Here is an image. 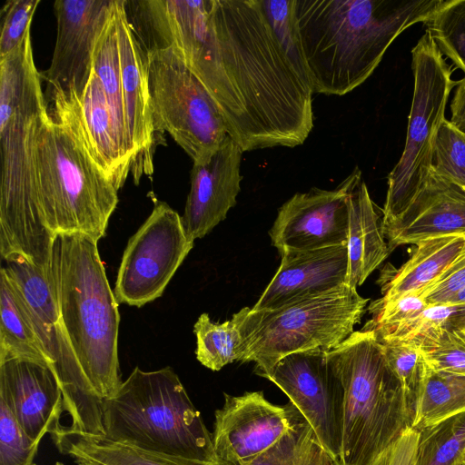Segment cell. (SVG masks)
<instances>
[{
  "mask_svg": "<svg viewBox=\"0 0 465 465\" xmlns=\"http://www.w3.org/2000/svg\"><path fill=\"white\" fill-rule=\"evenodd\" d=\"M243 152L304 143L313 127L307 74L270 25L261 0H211L206 38L184 63Z\"/></svg>",
  "mask_w": 465,
  "mask_h": 465,
  "instance_id": "6da1fadb",
  "label": "cell"
},
{
  "mask_svg": "<svg viewBox=\"0 0 465 465\" xmlns=\"http://www.w3.org/2000/svg\"><path fill=\"white\" fill-rule=\"evenodd\" d=\"M48 111L35 64L31 30L0 57V253L50 267L54 236L41 216L35 168L36 136Z\"/></svg>",
  "mask_w": 465,
  "mask_h": 465,
  "instance_id": "7a4b0ae2",
  "label": "cell"
},
{
  "mask_svg": "<svg viewBox=\"0 0 465 465\" xmlns=\"http://www.w3.org/2000/svg\"><path fill=\"white\" fill-rule=\"evenodd\" d=\"M445 0H293L306 73L313 93L343 95L365 82L404 30Z\"/></svg>",
  "mask_w": 465,
  "mask_h": 465,
  "instance_id": "3957f363",
  "label": "cell"
},
{
  "mask_svg": "<svg viewBox=\"0 0 465 465\" xmlns=\"http://www.w3.org/2000/svg\"><path fill=\"white\" fill-rule=\"evenodd\" d=\"M52 105L35 148L38 204L49 232L82 233L98 242L118 203V190L89 150L74 93L51 91Z\"/></svg>",
  "mask_w": 465,
  "mask_h": 465,
  "instance_id": "277c9868",
  "label": "cell"
},
{
  "mask_svg": "<svg viewBox=\"0 0 465 465\" xmlns=\"http://www.w3.org/2000/svg\"><path fill=\"white\" fill-rule=\"evenodd\" d=\"M96 241L58 233L50 272L61 320L95 393L113 397L122 384L118 359L120 315Z\"/></svg>",
  "mask_w": 465,
  "mask_h": 465,
  "instance_id": "5b68a950",
  "label": "cell"
},
{
  "mask_svg": "<svg viewBox=\"0 0 465 465\" xmlns=\"http://www.w3.org/2000/svg\"><path fill=\"white\" fill-rule=\"evenodd\" d=\"M104 438L143 451L218 461L212 434L174 371L135 367L116 393L102 401Z\"/></svg>",
  "mask_w": 465,
  "mask_h": 465,
  "instance_id": "8992f818",
  "label": "cell"
},
{
  "mask_svg": "<svg viewBox=\"0 0 465 465\" xmlns=\"http://www.w3.org/2000/svg\"><path fill=\"white\" fill-rule=\"evenodd\" d=\"M327 358L343 386L340 465H371L411 427L401 383L371 330L353 331Z\"/></svg>",
  "mask_w": 465,
  "mask_h": 465,
  "instance_id": "52a82bcc",
  "label": "cell"
},
{
  "mask_svg": "<svg viewBox=\"0 0 465 465\" xmlns=\"http://www.w3.org/2000/svg\"><path fill=\"white\" fill-rule=\"evenodd\" d=\"M367 302L345 284L278 309L244 307L232 316L242 338L239 361L255 362L256 374L263 377L288 354L329 351L354 331Z\"/></svg>",
  "mask_w": 465,
  "mask_h": 465,
  "instance_id": "ba28073f",
  "label": "cell"
},
{
  "mask_svg": "<svg viewBox=\"0 0 465 465\" xmlns=\"http://www.w3.org/2000/svg\"><path fill=\"white\" fill-rule=\"evenodd\" d=\"M414 90L403 153L388 175L381 226L396 220L425 186L434 138L445 119L452 87L451 67L426 31L411 50Z\"/></svg>",
  "mask_w": 465,
  "mask_h": 465,
  "instance_id": "9c48e42d",
  "label": "cell"
},
{
  "mask_svg": "<svg viewBox=\"0 0 465 465\" xmlns=\"http://www.w3.org/2000/svg\"><path fill=\"white\" fill-rule=\"evenodd\" d=\"M1 269L15 282L27 305L42 348L55 372L70 415V430L104 436L103 400L95 393L74 352L56 302L50 267L41 269L25 260L6 262Z\"/></svg>",
  "mask_w": 465,
  "mask_h": 465,
  "instance_id": "30bf717a",
  "label": "cell"
},
{
  "mask_svg": "<svg viewBox=\"0 0 465 465\" xmlns=\"http://www.w3.org/2000/svg\"><path fill=\"white\" fill-rule=\"evenodd\" d=\"M146 54L149 93L158 132H167L193 163L207 161L229 136L217 104L171 48Z\"/></svg>",
  "mask_w": 465,
  "mask_h": 465,
  "instance_id": "8fae6325",
  "label": "cell"
},
{
  "mask_svg": "<svg viewBox=\"0 0 465 465\" xmlns=\"http://www.w3.org/2000/svg\"><path fill=\"white\" fill-rule=\"evenodd\" d=\"M193 242L182 216L157 203L124 251L114 289L117 302L140 308L161 297Z\"/></svg>",
  "mask_w": 465,
  "mask_h": 465,
  "instance_id": "7c38bea8",
  "label": "cell"
},
{
  "mask_svg": "<svg viewBox=\"0 0 465 465\" xmlns=\"http://www.w3.org/2000/svg\"><path fill=\"white\" fill-rule=\"evenodd\" d=\"M278 386L339 462L342 439L343 386L320 349L288 354L263 376Z\"/></svg>",
  "mask_w": 465,
  "mask_h": 465,
  "instance_id": "4fadbf2b",
  "label": "cell"
},
{
  "mask_svg": "<svg viewBox=\"0 0 465 465\" xmlns=\"http://www.w3.org/2000/svg\"><path fill=\"white\" fill-rule=\"evenodd\" d=\"M214 417L212 439L216 458L232 465H248L303 418L291 401L273 404L262 391L224 393V403Z\"/></svg>",
  "mask_w": 465,
  "mask_h": 465,
  "instance_id": "5bb4252c",
  "label": "cell"
},
{
  "mask_svg": "<svg viewBox=\"0 0 465 465\" xmlns=\"http://www.w3.org/2000/svg\"><path fill=\"white\" fill-rule=\"evenodd\" d=\"M361 178L355 168L334 190L312 188L297 193L278 211L269 234L279 252L347 245L349 197Z\"/></svg>",
  "mask_w": 465,
  "mask_h": 465,
  "instance_id": "9a60e30c",
  "label": "cell"
},
{
  "mask_svg": "<svg viewBox=\"0 0 465 465\" xmlns=\"http://www.w3.org/2000/svg\"><path fill=\"white\" fill-rule=\"evenodd\" d=\"M117 0H56V40L45 72L48 90L83 95L93 70L97 41Z\"/></svg>",
  "mask_w": 465,
  "mask_h": 465,
  "instance_id": "2e32d148",
  "label": "cell"
},
{
  "mask_svg": "<svg viewBox=\"0 0 465 465\" xmlns=\"http://www.w3.org/2000/svg\"><path fill=\"white\" fill-rule=\"evenodd\" d=\"M0 400L19 425L39 443L45 433L61 428L65 411L60 382L51 365L45 361L15 358L0 362Z\"/></svg>",
  "mask_w": 465,
  "mask_h": 465,
  "instance_id": "e0dca14e",
  "label": "cell"
},
{
  "mask_svg": "<svg viewBox=\"0 0 465 465\" xmlns=\"http://www.w3.org/2000/svg\"><path fill=\"white\" fill-rule=\"evenodd\" d=\"M115 22L128 134L133 153L131 173L135 184L153 172L158 130L148 85L147 54L126 18L124 0H117Z\"/></svg>",
  "mask_w": 465,
  "mask_h": 465,
  "instance_id": "ac0fdd59",
  "label": "cell"
},
{
  "mask_svg": "<svg viewBox=\"0 0 465 465\" xmlns=\"http://www.w3.org/2000/svg\"><path fill=\"white\" fill-rule=\"evenodd\" d=\"M243 151L230 136L205 162L193 163L183 225L187 235L199 239L226 218L236 204L242 179L240 173Z\"/></svg>",
  "mask_w": 465,
  "mask_h": 465,
  "instance_id": "d6986e66",
  "label": "cell"
},
{
  "mask_svg": "<svg viewBox=\"0 0 465 465\" xmlns=\"http://www.w3.org/2000/svg\"><path fill=\"white\" fill-rule=\"evenodd\" d=\"M279 269L252 311L273 310L345 285L347 245L279 252Z\"/></svg>",
  "mask_w": 465,
  "mask_h": 465,
  "instance_id": "ffe728a7",
  "label": "cell"
},
{
  "mask_svg": "<svg viewBox=\"0 0 465 465\" xmlns=\"http://www.w3.org/2000/svg\"><path fill=\"white\" fill-rule=\"evenodd\" d=\"M381 228L390 252L430 237L465 233V187L430 171L405 211Z\"/></svg>",
  "mask_w": 465,
  "mask_h": 465,
  "instance_id": "44dd1931",
  "label": "cell"
},
{
  "mask_svg": "<svg viewBox=\"0 0 465 465\" xmlns=\"http://www.w3.org/2000/svg\"><path fill=\"white\" fill-rule=\"evenodd\" d=\"M381 223L361 177L349 197L347 286L356 289L361 285L391 253Z\"/></svg>",
  "mask_w": 465,
  "mask_h": 465,
  "instance_id": "7402d4cb",
  "label": "cell"
},
{
  "mask_svg": "<svg viewBox=\"0 0 465 465\" xmlns=\"http://www.w3.org/2000/svg\"><path fill=\"white\" fill-rule=\"evenodd\" d=\"M465 233L434 236L418 242L411 258L399 269L386 270L380 279L382 302L420 293L437 281L463 249Z\"/></svg>",
  "mask_w": 465,
  "mask_h": 465,
  "instance_id": "603a6c76",
  "label": "cell"
},
{
  "mask_svg": "<svg viewBox=\"0 0 465 465\" xmlns=\"http://www.w3.org/2000/svg\"><path fill=\"white\" fill-rule=\"evenodd\" d=\"M79 99L84 130L91 154L119 190L131 173L132 163L123 152L102 84L94 70Z\"/></svg>",
  "mask_w": 465,
  "mask_h": 465,
  "instance_id": "cb8c5ba5",
  "label": "cell"
},
{
  "mask_svg": "<svg viewBox=\"0 0 465 465\" xmlns=\"http://www.w3.org/2000/svg\"><path fill=\"white\" fill-rule=\"evenodd\" d=\"M52 439L61 453L81 456L102 465H232L221 460L204 462L153 454L111 441L104 436L73 431L64 425Z\"/></svg>",
  "mask_w": 465,
  "mask_h": 465,
  "instance_id": "d4e9b609",
  "label": "cell"
},
{
  "mask_svg": "<svg viewBox=\"0 0 465 465\" xmlns=\"http://www.w3.org/2000/svg\"><path fill=\"white\" fill-rule=\"evenodd\" d=\"M15 358L49 363L24 296L15 282L1 269L0 362Z\"/></svg>",
  "mask_w": 465,
  "mask_h": 465,
  "instance_id": "484cf974",
  "label": "cell"
},
{
  "mask_svg": "<svg viewBox=\"0 0 465 465\" xmlns=\"http://www.w3.org/2000/svg\"><path fill=\"white\" fill-rule=\"evenodd\" d=\"M93 70L102 84L123 152L133 164L122 84L115 8L97 41L93 57Z\"/></svg>",
  "mask_w": 465,
  "mask_h": 465,
  "instance_id": "4316f807",
  "label": "cell"
},
{
  "mask_svg": "<svg viewBox=\"0 0 465 465\" xmlns=\"http://www.w3.org/2000/svg\"><path fill=\"white\" fill-rule=\"evenodd\" d=\"M464 411L465 376L430 367L415 401L411 428L420 431Z\"/></svg>",
  "mask_w": 465,
  "mask_h": 465,
  "instance_id": "83f0119b",
  "label": "cell"
},
{
  "mask_svg": "<svg viewBox=\"0 0 465 465\" xmlns=\"http://www.w3.org/2000/svg\"><path fill=\"white\" fill-rule=\"evenodd\" d=\"M465 330V303L428 305L415 319L383 334L382 341H396L427 352L435 348L445 331Z\"/></svg>",
  "mask_w": 465,
  "mask_h": 465,
  "instance_id": "f1b7e54d",
  "label": "cell"
},
{
  "mask_svg": "<svg viewBox=\"0 0 465 465\" xmlns=\"http://www.w3.org/2000/svg\"><path fill=\"white\" fill-rule=\"evenodd\" d=\"M248 465H340L302 418L275 445Z\"/></svg>",
  "mask_w": 465,
  "mask_h": 465,
  "instance_id": "f546056e",
  "label": "cell"
},
{
  "mask_svg": "<svg viewBox=\"0 0 465 465\" xmlns=\"http://www.w3.org/2000/svg\"><path fill=\"white\" fill-rule=\"evenodd\" d=\"M196 358L204 367L220 371L234 361H240L242 338L233 318L219 323L207 313L199 316L194 323Z\"/></svg>",
  "mask_w": 465,
  "mask_h": 465,
  "instance_id": "4dcf8cb0",
  "label": "cell"
},
{
  "mask_svg": "<svg viewBox=\"0 0 465 465\" xmlns=\"http://www.w3.org/2000/svg\"><path fill=\"white\" fill-rule=\"evenodd\" d=\"M418 432L416 465L464 463L465 411Z\"/></svg>",
  "mask_w": 465,
  "mask_h": 465,
  "instance_id": "1f68e13d",
  "label": "cell"
},
{
  "mask_svg": "<svg viewBox=\"0 0 465 465\" xmlns=\"http://www.w3.org/2000/svg\"><path fill=\"white\" fill-rule=\"evenodd\" d=\"M424 24L440 53L465 74V0H445Z\"/></svg>",
  "mask_w": 465,
  "mask_h": 465,
  "instance_id": "d6a6232c",
  "label": "cell"
},
{
  "mask_svg": "<svg viewBox=\"0 0 465 465\" xmlns=\"http://www.w3.org/2000/svg\"><path fill=\"white\" fill-rule=\"evenodd\" d=\"M380 341L413 415L418 392L430 368L425 354L417 348L401 342Z\"/></svg>",
  "mask_w": 465,
  "mask_h": 465,
  "instance_id": "836d02e7",
  "label": "cell"
},
{
  "mask_svg": "<svg viewBox=\"0 0 465 465\" xmlns=\"http://www.w3.org/2000/svg\"><path fill=\"white\" fill-rule=\"evenodd\" d=\"M430 171L465 187V134L446 119L434 138Z\"/></svg>",
  "mask_w": 465,
  "mask_h": 465,
  "instance_id": "e575fe53",
  "label": "cell"
},
{
  "mask_svg": "<svg viewBox=\"0 0 465 465\" xmlns=\"http://www.w3.org/2000/svg\"><path fill=\"white\" fill-rule=\"evenodd\" d=\"M38 445L25 432L7 404L0 400V465H32Z\"/></svg>",
  "mask_w": 465,
  "mask_h": 465,
  "instance_id": "d590c367",
  "label": "cell"
},
{
  "mask_svg": "<svg viewBox=\"0 0 465 465\" xmlns=\"http://www.w3.org/2000/svg\"><path fill=\"white\" fill-rule=\"evenodd\" d=\"M40 0H9L1 10L0 57L15 50L31 30Z\"/></svg>",
  "mask_w": 465,
  "mask_h": 465,
  "instance_id": "8d00e7d4",
  "label": "cell"
},
{
  "mask_svg": "<svg viewBox=\"0 0 465 465\" xmlns=\"http://www.w3.org/2000/svg\"><path fill=\"white\" fill-rule=\"evenodd\" d=\"M424 354L433 370L465 376V335L463 331H445L438 345Z\"/></svg>",
  "mask_w": 465,
  "mask_h": 465,
  "instance_id": "74e56055",
  "label": "cell"
},
{
  "mask_svg": "<svg viewBox=\"0 0 465 465\" xmlns=\"http://www.w3.org/2000/svg\"><path fill=\"white\" fill-rule=\"evenodd\" d=\"M465 288V243L462 251L440 275L420 294L428 305L445 304Z\"/></svg>",
  "mask_w": 465,
  "mask_h": 465,
  "instance_id": "f35d334b",
  "label": "cell"
},
{
  "mask_svg": "<svg viewBox=\"0 0 465 465\" xmlns=\"http://www.w3.org/2000/svg\"><path fill=\"white\" fill-rule=\"evenodd\" d=\"M419 432L408 428L371 465H416Z\"/></svg>",
  "mask_w": 465,
  "mask_h": 465,
  "instance_id": "ab89813d",
  "label": "cell"
},
{
  "mask_svg": "<svg viewBox=\"0 0 465 465\" xmlns=\"http://www.w3.org/2000/svg\"><path fill=\"white\" fill-rule=\"evenodd\" d=\"M450 124L465 134V77L457 84V88L450 104Z\"/></svg>",
  "mask_w": 465,
  "mask_h": 465,
  "instance_id": "60d3db41",
  "label": "cell"
},
{
  "mask_svg": "<svg viewBox=\"0 0 465 465\" xmlns=\"http://www.w3.org/2000/svg\"><path fill=\"white\" fill-rule=\"evenodd\" d=\"M72 458L77 465H101L81 456H72Z\"/></svg>",
  "mask_w": 465,
  "mask_h": 465,
  "instance_id": "b9f144b4",
  "label": "cell"
},
{
  "mask_svg": "<svg viewBox=\"0 0 465 465\" xmlns=\"http://www.w3.org/2000/svg\"><path fill=\"white\" fill-rule=\"evenodd\" d=\"M449 303H465V288L459 292Z\"/></svg>",
  "mask_w": 465,
  "mask_h": 465,
  "instance_id": "7bdbcfd3",
  "label": "cell"
},
{
  "mask_svg": "<svg viewBox=\"0 0 465 465\" xmlns=\"http://www.w3.org/2000/svg\"><path fill=\"white\" fill-rule=\"evenodd\" d=\"M32 465H36V464H32ZM54 465H64V464L62 462L57 461V462H55Z\"/></svg>",
  "mask_w": 465,
  "mask_h": 465,
  "instance_id": "ee69618b",
  "label": "cell"
},
{
  "mask_svg": "<svg viewBox=\"0 0 465 465\" xmlns=\"http://www.w3.org/2000/svg\"><path fill=\"white\" fill-rule=\"evenodd\" d=\"M463 333H464V335H465V330L463 331Z\"/></svg>",
  "mask_w": 465,
  "mask_h": 465,
  "instance_id": "f6af8a7d",
  "label": "cell"
},
{
  "mask_svg": "<svg viewBox=\"0 0 465 465\" xmlns=\"http://www.w3.org/2000/svg\"><path fill=\"white\" fill-rule=\"evenodd\" d=\"M464 464H465V458H464Z\"/></svg>",
  "mask_w": 465,
  "mask_h": 465,
  "instance_id": "bcb514c9",
  "label": "cell"
},
{
  "mask_svg": "<svg viewBox=\"0 0 465 465\" xmlns=\"http://www.w3.org/2000/svg\"><path fill=\"white\" fill-rule=\"evenodd\" d=\"M461 465H465V464H461Z\"/></svg>",
  "mask_w": 465,
  "mask_h": 465,
  "instance_id": "7dc6e473",
  "label": "cell"
}]
</instances>
